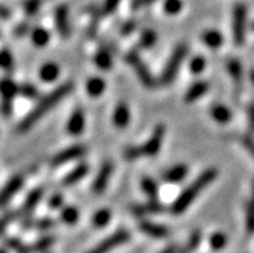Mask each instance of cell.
<instances>
[{"label":"cell","instance_id":"6da1fadb","mask_svg":"<svg viewBox=\"0 0 254 253\" xmlns=\"http://www.w3.org/2000/svg\"><path fill=\"white\" fill-rule=\"evenodd\" d=\"M71 89H72V84L64 83L61 86H58L57 89L49 93L48 96H45L44 98L40 99L38 105L23 118L22 122L19 123L18 132H27L30 128H32V125L39 122L47 112L51 111L64 97L67 96Z\"/></svg>","mask_w":254,"mask_h":253},{"label":"cell","instance_id":"7a4b0ae2","mask_svg":"<svg viewBox=\"0 0 254 253\" xmlns=\"http://www.w3.org/2000/svg\"><path fill=\"white\" fill-rule=\"evenodd\" d=\"M216 177L217 170L214 169V168L206 169L203 174H200L196 178V181H193V182L181 194L180 198L174 202V204L172 205V212H173L174 215H180V213L186 211L187 207L195 200V198L199 195L200 191H203V189L205 186H208L210 182H213Z\"/></svg>","mask_w":254,"mask_h":253},{"label":"cell","instance_id":"3957f363","mask_svg":"<svg viewBox=\"0 0 254 253\" xmlns=\"http://www.w3.org/2000/svg\"><path fill=\"white\" fill-rule=\"evenodd\" d=\"M187 55V47L185 44H180L177 48L174 49L173 55L169 58L167 66H165L164 71H163V75H161V83L163 84H169L171 82H173V79L176 78L178 73V69H180L181 64L184 62L185 57Z\"/></svg>","mask_w":254,"mask_h":253},{"label":"cell","instance_id":"277c9868","mask_svg":"<svg viewBox=\"0 0 254 253\" xmlns=\"http://www.w3.org/2000/svg\"><path fill=\"white\" fill-rule=\"evenodd\" d=\"M245 27H247V8L243 4H236L232 13V30L236 45H243L245 40Z\"/></svg>","mask_w":254,"mask_h":253},{"label":"cell","instance_id":"5b68a950","mask_svg":"<svg viewBox=\"0 0 254 253\" xmlns=\"http://www.w3.org/2000/svg\"><path fill=\"white\" fill-rule=\"evenodd\" d=\"M129 239H130V235H129L128 231L126 230L116 231L115 234L106 238L102 243L96 246L93 250H90L88 253H109L110 251L114 250V248L119 247V246H122V244L127 243Z\"/></svg>","mask_w":254,"mask_h":253},{"label":"cell","instance_id":"8992f818","mask_svg":"<svg viewBox=\"0 0 254 253\" xmlns=\"http://www.w3.org/2000/svg\"><path fill=\"white\" fill-rule=\"evenodd\" d=\"M127 61L132 65L133 69H134L135 73H137V75H138L139 81L142 82L143 85L147 86V88H154L155 79L152 78L151 73L148 71V69L146 68V65L143 64V61L139 58V56L137 55V53H134V52L129 53V55L127 56Z\"/></svg>","mask_w":254,"mask_h":253},{"label":"cell","instance_id":"52a82bcc","mask_svg":"<svg viewBox=\"0 0 254 253\" xmlns=\"http://www.w3.org/2000/svg\"><path fill=\"white\" fill-rule=\"evenodd\" d=\"M165 133V127L163 124L156 125V128L152 132V136L150 137L145 145H142L141 150L142 154L147 155V157H155L158 154L159 150L161 148V142H163V137Z\"/></svg>","mask_w":254,"mask_h":253},{"label":"cell","instance_id":"ba28073f","mask_svg":"<svg viewBox=\"0 0 254 253\" xmlns=\"http://www.w3.org/2000/svg\"><path fill=\"white\" fill-rule=\"evenodd\" d=\"M23 178L21 176H14L6 182L3 189L0 190V207L5 205L13 196L16 195L19 189L22 187Z\"/></svg>","mask_w":254,"mask_h":253},{"label":"cell","instance_id":"9c48e42d","mask_svg":"<svg viewBox=\"0 0 254 253\" xmlns=\"http://www.w3.org/2000/svg\"><path fill=\"white\" fill-rule=\"evenodd\" d=\"M56 27L58 32L61 34L62 38H68L70 36V21H68V8L66 5H58L55 12Z\"/></svg>","mask_w":254,"mask_h":253},{"label":"cell","instance_id":"30bf717a","mask_svg":"<svg viewBox=\"0 0 254 253\" xmlns=\"http://www.w3.org/2000/svg\"><path fill=\"white\" fill-rule=\"evenodd\" d=\"M85 154V148L81 145H76V146H71V148L66 149V150L61 151L60 154L56 155L52 161L53 166H61V164L67 163V162L74 161L77 158H81Z\"/></svg>","mask_w":254,"mask_h":253},{"label":"cell","instance_id":"8fae6325","mask_svg":"<svg viewBox=\"0 0 254 253\" xmlns=\"http://www.w3.org/2000/svg\"><path fill=\"white\" fill-rule=\"evenodd\" d=\"M111 173H113V164L111 163L103 164L93 182L94 192H98V194H100V192H102L103 190L106 189L107 182H109V178L110 176H111Z\"/></svg>","mask_w":254,"mask_h":253},{"label":"cell","instance_id":"7c38bea8","mask_svg":"<svg viewBox=\"0 0 254 253\" xmlns=\"http://www.w3.org/2000/svg\"><path fill=\"white\" fill-rule=\"evenodd\" d=\"M42 196H43L42 189L32 190L29 195H27V198H26L25 203H23V205H22V209H21V213H22L26 218L29 217L32 212H34L35 207L39 204V202H40Z\"/></svg>","mask_w":254,"mask_h":253},{"label":"cell","instance_id":"4fadbf2b","mask_svg":"<svg viewBox=\"0 0 254 253\" xmlns=\"http://www.w3.org/2000/svg\"><path fill=\"white\" fill-rule=\"evenodd\" d=\"M130 122V111L126 103H119L114 111V124L116 128H126Z\"/></svg>","mask_w":254,"mask_h":253},{"label":"cell","instance_id":"5bb4252c","mask_svg":"<svg viewBox=\"0 0 254 253\" xmlns=\"http://www.w3.org/2000/svg\"><path fill=\"white\" fill-rule=\"evenodd\" d=\"M139 229L142 233L150 235L152 238H164L168 235V229L161 225L154 224L150 221H141L139 222Z\"/></svg>","mask_w":254,"mask_h":253},{"label":"cell","instance_id":"9a60e30c","mask_svg":"<svg viewBox=\"0 0 254 253\" xmlns=\"http://www.w3.org/2000/svg\"><path fill=\"white\" fill-rule=\"evenodd\" d=\"M84 129V114L81 110H75L67 123V132L70 135H80Z\"/></svg>","mask_w":254,"mask_h":253},{"label":"cell","instance_id":"2e32d148","mask_svg":"<svg viewBox=\"0 0 254 253\" xmlns=\"http://www.w3.org/2000/svg\"><path fill=\"white\" fill-rule=\"evenodd\" d=\"M187 174V167L185 164H177L174 167L169 168L167 172L164 173V179L167 182H180L186 177Z\"/></svg>","mask_w":254,"mask_h":253},{"label":"cell","instance_id":"e0dca14e","mask_svg":"<svg viewBox=\"0 0 254 253\" xmlns=\"http://www.w3.org/2000/svg\"><path fill=\"white\" fill-rule=\"evenodd\" d=\"M208 90V84L205 82H197V83L193 84L190 89L186 92V96H185V101L186 102H193L199 99L200 97H203L204 94Z\"/></svg>","mask_w":254,"mask_h":253},{"label":"cell","instance_id":"ac0fdd59","mask_svg":"<svg viewBox=\"0 0 254 253\" xmlns=\"http://www.w3.org/2000/svg\"><path fill=\"white\" fill-rule=\"evenodd\" d=\"M163 205L159 204L156 200H151V202L146 203V204L135 205L133 207V213L137 216H145V215H152V213H159V212H163Z\"/></svg>","mask_w":254,"mask_h":253},{"label":"cell","instance_id":"d6986e66","mask_svg":"<svg viewBox=\"0 0 254 253\" xmlns=\"http://www.w3.org/2000/svg\"><path fill=\"white\" fill-rule=\"evenodd\" d=\"M39 74H40V79H42L43 82L52 83V82H55L58 78V75H60V68H58L56 64H53V62H48V64L43 65Z\"/></svg>","mask_w":254,"mask_h":253},{"label":"cell","instance_id":"ffe728a7","mask_svg":"<svg viewBox=\"0 0 254 253\" xmlns=\"http://www.w3.org/2000/svg\"><path fill=\"white\" fill-rule=\"evenodd\" d=\"M210 115H212V118L214 119L216 122L221 123V124L229 123L230 120H231V111L223 105L213 106L212 109H210Z\"/></svg>","mask_w":254,"mask_h":253},{"label":"cell","instance_id":"44dd1931","mask_svg":"<svg viewBox=\"0 0 254 253\" xmlns=\"http://www.w3.org/2000/svg\"><path fill=\"white\" fill-rule=\"evenodd\" d=\"M203 42L205 43L209 48H219L223 43V36L219 34L218 31L216 30H206L205 32L203 34Z\"/></svg>","mask_w":254,"mask_h":253},{"label":"cell","instance_id":"7402d4cb","mask_svg":"<svg viewBox=\"0 0 254 253\" xmlns=\"http://www.w3.org/2000/svg\"><path fill=\"white\" fill-rule=\"evenodd\" d=\"M16 93H19V86L14 82L10 79H3L0 82V94L3 98L12 99Z\"/></svg>","mask_w":254,"mask_h":253},{"label":"cell","instance_id":"603a6c76","mask_svg":"<svg viewBox=\"0 0 254 253\" xmlns=\"http://www.w3.org/2000/svg\"><path fill=\"white\" fill-rule=\"evenodd\" d=\"M88 173V167L87 164H79L75 169L71 170L67 176L64 177V185H74L77 181H80L85 174Z\"/></svg>","mask_w":254,"mask_h":253},{"label":"cell","instance_id":"cb8c5ba5","mask_svg":"<svg viewBox=\"0 0 254 253\" xmlns=\"http://www.w3.org/2000/svg\"><path fill=\"white\" fill-rule=\"evenodd\" d=\"M105 88L106 84L101 78H92L87 82V92L90 97H100Z\"/></svg>","mask_w":254,"mask_h":253},{"label":"cell","instance_id":"d4e9b609","mask_svg":"<svg viewBox=\"0 0 254 253\" xmlns=\"http://www.w3.org/2000/svg\"><path fill=\"white\" fill-rule=\"evenodd\" d=\"M94 62H96L97 68L102 69V70H109L113 66V58L110 52L106 49H101L97 52V55L94 56Z\"/></svg>","mask_w":254,"mask_h":253},{"label":"cell","instance_id":"484cf974","mask_svg":"<svg viewBox=\"0 0 254 253\" xmlns=\"http://www.w3.org/2000/svg\"><path fill=\"white\" fill-rule=\"evenodd\" d=\"M49 38H51L49 32L43 27H36L31 34V40L36 47H45L48 44Z\"/></svg>","mask_w":254,"mask_h":253},{"label":"cell","instance_id":"4316f807","mask_svg":"<svg viewBox=\"0 0 254 253\" xmlns=\"http://www.w3.org/2000/svg\"><path fill=\"white\" fill-rule=\"evenodd\" d=\"M227 70L236 84H240L243 79V68L238 60H230L227 62Z\"/></svg>","mask_w":254,"mask_h":253},{"label":"cell","instance_id":"83f0119b","mask_svg":"<svg viewBox=\"0 0 254 253\" xmlns=\"http://www.w3.org/2000/svg\"><path fill=\"white\" fill-rule=\"evenodd\" d=\"M111 220V212L109 209L103 208L96 212L93 216V225L96 228H105Z\"/></svg>","mask_w":254,"mask_h":253},{"label":"cell","instance_id":"f1b7e54d","mask_svg":"<svg viewBox=\"0 0 254 253\" xmlns=\"http://www.w3.org/2000/svg\"><path fill=\"white\" fill-rule=\"evenodd\" d=\"M201 238H203L201 231H200V230L193 231L192 234H191V237H190V241H189V243L185 246L184 250L181 251V253H192L193 251L199 247L200 242H201Z\"/></svg>","mask_w":254,"mask_h":253},{"label":"cell","instance_id":"f546056e","mask_svg":"<svg viewBox=\"0 0 254 253\" xmlns=\"http://www.w3.org/2000/svg\"><path fill=\"white\" fill-rule=\"evenodd\" d=\"M55 242V238L53 237H44L42 239H39L38 242L30 246L29 250L30 253H34V252H43V251H47L49 247H51L52 244Z\"/></svg>","mask_w":254,"mask_h":253},{"label":"cell","instance_id":"4dcf8cb0","mask_svg":"<svg viewBox=\"0 0 254 253\" xmlns=\"http://www.w3.org/2000/svg\"><path fill=\"white\" fill-rule=\"evenodd\" d=\"M79 218V211L74 207H66L61 212V220L67 225H74Z\"/></svg>","mask_w":254,"mask_h":253},{"label":"cell","instance_id":"1f68e13d","mask_svg":"<svg viewBox=\"0 0 254 253\" xmlns=\"http://www.w3.org/2000/svg\"><path fill=\"white\" fill-rule=\"evenodd\" d=\"M142 189L150 196L151 200H155L156 196H158V185L155 183L154 179L147 178V177L142 179Z\"/></svg>","mask_w":254,"mask_h":253},{"label":"cell","instance_id":"d6a6232c","mask_svg":"<svg viewBox=\"0 0 254 253\" xmlns=\"http://www.w3.org/2000/svg\"><path fill=\"white\" fill-rule=\"evenodd\" d=\"M209 243L210 247H212L213 250L219 251L222 250V248H225V246L227 244V238H226V235L223 234V233H214V234L210 237Z\"/></svg>","mask_w":254,"mask_h":253},{"label":"cell","instance_id":"836d02e7","mask_svg":"<svg viewBox=\"0 0 254 253\" xmlns=\"http://www.w3.org/2000/svg\"><path fill=\"white\" fill-rule=\"evenodd\" d=\"M13 57L8 49H1L0 51V68L5 71H10L13 69Z\"/></svg>","mask_w":254,"mask_h":253},{"label":"cell","instance_id":"e575fe53","mask_svg":"<svg viewBox=\"0 0 254 253\" xmlns=\"http://www.w3.org/2000/svg\"><path fill=\"white\" fill-rule=\"evenodd\" d=\"M245 218H247V230L249 234H254V203H248L245 207Z\"/></svg>","mask_w":254,"mask_h":253},{"label":"cell","instance_id":"d590c367","mask_svg":"<svg viewBox=\"0 0 254 253\" xmlns=\"http://www.w3.org/2000/svg\"><path fill=\"white\" fill-rule=\"evenodd\" d=\"M156 42V34L152 30H145L141 35V47L142 48H151Z\"/></svg>","mask_w":254,"mask_h":253},{"label":"cell","instance_id":"8d00e7d4","mask_svg":"<svg viewBox=\"0 0 254 253\" xmlns=\"http://www.w3.org/2000/svg\"><path fill=\"white\" fill-rule=\"evenodd\" d=\"M40 5H42V0H26L25 5H23L25 14L29 17L35 16L40 9Z\"/></svg>","mask_w":254,"mask_h":253},{"label":"cell","instance_id":"74e56055","mask_svg":"<svg viewBox=\"0 0 254 253\" xmlns=\"http://www.w3.org/2000/svg\"><path fill=\"white\" fill-rule=\"evenodd\" d=\"M181 9H182L181 0H167L164 3V10L168 14H177Z\"/></svg>","mask_w":254,"mask_h":253},{"label":"cell","instance_id":"f35d334b","mask_svg":"<svg viewBox=\"0 0 254 253\" xmlns=\"http://www.w3.org/2000/svg\"><path fill=\"white\" fill-rule=\"evenodd\" d=\"M19 93L23 97H27V98H36L39 94L38 89L32 84H22L19 86Z\"/></svg>","mask_w":254,"mask_h":253},{"label":"cell","instance_id":"ab89813d","mask_svg":"<svg viewBox=\"0 0 254 253\" xmlns=\"http://www.w3.org/2000/svg\"><path fill=\"white\" fill-rule=\"evenodd\" d=\"M16 217H17L16 212L10 211V212H6L5 215L0 218V234H3V231L9 226L10 222H13L14 220H16Z\"/></svg>","mask_w":254,"mask_h":253},{"label":"cell","instance_id":"60d3db41","mask_svg":"<svg viewBox=\"0 0 254 253\" xmlns=\"http://www.w3.org/2000/svg\"><path fill=\"white\" fill-rule=\"evenodd\" d=\"M204 69H205V60L203 57H195L191 61L190 70L192 71L193 74H200Z\"/></svg>","mask_w":254,"mask_h":253},{"label":"cell","instance_id":"b9f144b4","mask_svg":"<svg viewBox=\"0 0 254 253\" xmlns=\"http://www.w3.org/2000/svg\"><path fill=\"white\" fill-rule=\"evenodd\" d=\"M142 150L141 146H133V148H128L124 151V158L127 161H135L138 159L139 157H142Z\"/></svg>","mask_w":254,"mask_h":253},{"label":"cell","instance_id":"7bdbcfd3","mask_svg":"<svg viewBox=\"0 0 254 253\" xmlns=\"http://www.w3.org/2000/svg\"><path fill=\"white\" fill-rule=\"evenodd\" d=\"M119 3H120V0H105L103 8H102L103 14H111V13L118 8Z\"/></svg>","mask_w":254,"mask_h":253},{"label":"cell","instance_id":"ee69618b","mask_svg":"<svg viewBox=\"0 0 254 253\" xmlns=\"http://www.w3.org/2000/svg\"><path fill=\"white\" fill-rule=\"evenodd\" d=\"M0 110H1V114H3L4 116H9L10 112H12V99L3 98L1 106H0Z\"/></svg>","mask_w":254,"mask_h":253},{"label":"cell","instance_id":"f6af8a7d","mask_svg":"<svg viewBox=\"0 0 254 253\" xmlns=\"http://www.w3.org/2000/svg\"><path fill=\"white\" fill-rule=\"evenodd\" d=\"M62 202H64V199H62L61 194H55L49 199V207L52 209H58L62 205Z\"/></svg>","mask_w":254,"mask_h":253},{"label":"cell","instance_id":"bcb514c9","mask_svg":"<svg viewBox=\"0 0 254 253\" xmlns=\"http://www.w3.org/2000/svg\"><path fill=\"white\" fill-rule=\"evenodd\" d=\"M35 226L40 229V230H48V229L53 226V221H52L51 218H42L38 222H35Z\"/></svg>","mask_w":254,"mask_h":253},{"label":"cell","instance_id":"7dc6e473","mask_svg":"<svg viewBox=\"0 0 254 253\" xmlns=\"http://www.w3.org/2000/svg\"><path fill=\"white\" fill-rule=\"evenodd\" d=\"M134 29H135L134 21H129V22H127L123 25L122 34L123 35H128V34H130V32H132Z\"/></svg>","mask_w":254,"mask_h":253},{"label":"cell","instance_id":"c3c4849f","mask_svg":"<svg viewBox=\"0 0 254 253\" xmlns=\"http://www.w3.org/2000/svg\"><path fill=\"white\" fill-rule=\"evenodd\" d=\"M243 144H244L245 149L254 157V140H252L251 137H245L243 138Z\"/></svg>","mask_w":254,"mask_h":253},{"label":"cell","instance_id":"681fc988","mask_svg":"<svg viewBox=\"0 0 254 253\" xmlns=\"http://www.w3.org/2000/svg\"><path fill=\"white\" fill-rule=\"evenodd\" d=\"M154 1H156V0H133V8L138 9V8H142V6L150 5Z\"/></svg>","mask_w":254,"mask_h":253},{"label":"cell","instance_id":"f907efd6","mask_svg":"<svg viewBox=\"0 0 254 253\" xmlns=\"http://www.w3.org/2000/svg\"><path fill=\"white\" fill-rule=\"evenodd\" d=\"M29 30V25H26V23H21L19 26H17L14 32H16L17 35H25L26 31Z\"/></svg>","mask_w":254,"mask_h":253},{"label":"cell","instance_id":"816d5d0a","mask_svg":"<svg viewBox=\"0 0 254 253\" xmlns=\"http://www.w3.org/2000/svg\"><path fill=\"white\" fill-rule=\"evenodd\" d=\"M9 16H10L9 9H8L6 6H4V5H1V4H0V18H3V19L9 18Z\"/></svg>","mask_w":254,"mask_h":253},{"label":"cell","instance_id":"f5cc1de1","mask_svg":"<svg viewBox=\"0 0 254 253\" xmlns=\"http://www.w3.org/2000/svg\"><path fill=\"white\" fill-rule=\"evenodd\" d=\"M249 125H251V129L254 132V103L251 106V110H249Z\"/></svg>","mask_w":254,"mask_h":253},{"label":"cell","instance_id":"db71d44e","mask_svg":"<svg viewBox=\"0 0 254 253\" xmlns=\"http://www.w3.org/2000/svg\"><path fill=\"white\" fill-rule=\"evenodd\" d=\"M176 252H177V248L174 247V246H171V247L165 248V250L163 251L161 253H176Z\"/></svg>","mask_w":254,"mask_h":253},{"label":"cell","instance_id":"11a10c76","mask_svg":"<svg viewBox=\"0 0 254 253\" xmlns=\"http://www.w3.org/2000/svg\"><path fill=\"white\" fill-rule=\"evenodd\" d=\"M251 79H252V82L254 83V70L251 73Z\"/></svg>","mask_w":254,"mask_h":253},{"label":"cell","instance_id":"9f6ffc18","mask_svg":"<svg viewBox=\"0 0 254 253\" xmlns=\"http://www.w3.org/2000/svg\"><path fill=\"white\" fill-rule=\"evenodd\" d=\"M0 253H8V252H6L5 250H3V248H0Z\"/></svg>","mask_w":254,"mask_h":253},{"label":"cell","instance_id":"6f0895ef","mask_svg":"<svg viewBox=\"0 0 254 253\" xmlns=\"http://www.w3.org/2000/svg\"><path fill=\"white\" fill-rule=\"evenodd\" d=\"M253 203H254V183H253Z\"/></svg>","mask_w":254,"mask_h":253},{"label":"cell","instance_id":"680465c9","mask_svg":"<svg viewBox=\"0 0 254 253\" xmlns=\"http://www.w3.org/2000/svg\"><path fill=\"white\" fill-rule=\"evenodd\" d=\"M253 29H254V23H253Z\"/></svg>","mask_w":254,"mask_h":253}]
</instances>
